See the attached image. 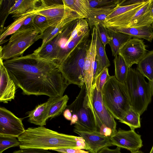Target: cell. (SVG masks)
Listing matches in <instances>:
<instances>
[{
    "label": "cell",
    "instance_id": "cell-27",
    "mask_svg": "<svg viewBox=\"0 0 153 153\" xmlns=\"http://www.w3.org/2000/svg\"><path fill=\"white\" fill-rule=\"evenodd\" d=\"M28 13L23 15L15 19L14 21L8 26L0 30V44L5 42V38L9 35H12L19 30L22 27L25 20L32 14Z\"/></svg>",
    "mask_w": 153,
    "mask_h": 153
},
{
    "label": "cell",
    "instance_id": "cell-48",
    "mask_svg": "<svg viewBox=\"0 0 153 153\" xmlns=\"http://www.w3.org/2000/svg\"><path fill=\"white\" fill-rule=\"evenodd\" d=\"M150 84L151 90L152 91V96H153V79L152 81L150 82H149Z\"/></svg>",
    "mask_w": 153,
    "mask_h": 153
},
{
    "label": "cell",
    "instance_id": "cell-21",
    "mask_svg": "<svg viewBox=\"0 0 153 153\" xmlns=\"http://www.w3.org/2000/svg\"><path fill=\"white\" fill-rule=\"evenodd\" d=\"M113 7L107 8H90L89 15L86 19L88 22L90 29L95 25L102 24L106 17L116 8Z\"/></svg>",
    "mask_w": 153,
    "mask_h": 153
},
{
    "label": "cell",
    "instance_id": "cell-45",
    "mask_svg": "<svg viewBox=\"0 0 153 153\" xmlns=\"http://www.w3.org/2000/svg\"><path fill=\"white\" fill-rule=\"evenodd\" d=\"M148 16L150 20L153 22V0L151 1L150 9Z\"/></svg>",
    "mask_w": 153,
    "mask_h": 153
},
{
    "label": "cell",
    "instance_id": "cell-36",
    "mask_svg": "<svg viewBox=\"0 0 153 153\" xmlns=\"http://www.w3.org/2000/svg\"><path fill=\"white\" fill-rule=\"evenodd\" d=\"M146 2L129 6H120L118 5L116 7L115 10L106 17L105 21L131 10L142 5Z\"/></svg>",
    "mask_w": 153,
    "mask_h": 153
},
{
    "label": "cell",
    "instance_id": "cell-49",
    "mask_svg": "<svg viewBox=\"0 0 153 153\" xmlns=\"http://www.w3.org/2000/svg\"><path fill=\"white\" fill-rule=\"evenodd\" d=\"M131 153H143L142 151H141L138 150L133 152H131Z\"/></svg>",
    "mask_w": 153,
    "mask_h": 153
},
{
    "label": "cell",
    "instance_id": "cell-40",
    "mask_svg": "<svg viewBox=\"0 0 153 153\" xmlns=\"http://www.w3.org/2000/svg\"><path fill=\"white\" fill-rule=\"evenodd\" d=\"M99 131L102 135L110 137L114 135L111 129L104 125H102L99 129Z\"/></svg>",
    "mask_w": 153,
    "mask_h": 153
},
{
    "label": "cell",
    "instance_id": "cell-30",
    "mask_svg": "<svg viewBox=\"0 0 153 153\" xmlns=\"http://www.w3.org/2000/svg\"><path fill=\"white\" fill-rule=\"evenodd\" d=\"M140 115L138 112L131 108L124 117L119 121L128 125L131 130H134L135 129L141 127Z\"/></svg>",
    "mask_w": 153,
    "mask_h": 153
},
{
    "label": "cell",
    "instance_id": "cell-28",
    "mask_svg": "<svg viewBox=\"0 0 153 153\" xmlns=\"http://www.w3.org/2000/svg\"><path fill=\"white\" fill-rule=\"evenodd\" d=\"M114 61L115 68L114 76L119 82L125 83L129 67L120 54H118L115 57Z\"/></svg>",
    "mask_w": 153,
    "mask_h": 153
},
{
    "label": "cell",
    "instance_id": "cell-38",
    "mask_svg": "<svg viewBox=\"0 0 153 153\" xmlns=\"http://www.w3.org/2000/svg\"><path fill=\"white\" fill-rule=\"evenodd\" d=\"M13 153H54L43 149L30 148L20 149L15 151Z\"/></svg>",
    "mask_w": 153,
    "mask_h": 153
},
{
    "label": "cell",
    "instance_id": "cell-32",
    "mask_svg": "<svg viewBox=\"0 0 153 153\" xmlns=\"http://www.w3.org/2000/svg\"><path fill=\"white\" fill-rule=\"evenodd\" d=\"M111 76L109 74L108 68H105L94 79L93 85L98 91L102 92L104 85Z\"/></svg>",
    "mask_w": 153,
    "mask_h": 153
},
{
    "label": "cell",
    "instance_id": "cell-46",
    "mask_svg": "<svg viewBox=\"0 0 153 153\" xmlns=\"http://www.w3.org/2000/svg\"><path fill=\"white\" fill-rule=\"evenodd\" d=\"M98 70V62L96 57L94 69V79L97 76Z\"/></svg>",
    "mask_w": 153,
    "mask_h": 153
},
{
    "label": "cell",
    "instance_id": "cell-51",
    "mask_svg": "<svg viewBox=\"0 0 153 153\" xmlns=\"http://www.w3.org/2000/svg\"><path fill=\"white\" fill-rule=\"evenodd\" d=\"M152 26V28H153V22L152 23V24L151 25Z\"/></svg>",
    "mask_w": 153,
    "mask_h": 153
},
{
    "label": "cell",
    "instance_id": "cell-9",
    "mask_svg": "<svg viewBox=\"0 0 153 153\" xmlns=\"http://www.w3.org/2000/svg\"><path fill=\"white\" fill-rule=\"evenodd\" d=\"M92 104L98 129L104 125L110 128L114 135L116 132L117 123L114 118L105 106L103 102L102 92L98 91L93 85Z\"/></svg>",
    "mask_w": 153,
    "mask_h": 153
},
{
    "label": "cell",
    "instance_id": "cell-10",
    "mask_svg": "<svg viewBox=\"0 0 153 153\" xmlns=\"http://www.w3.org/2000/svg\"><path fill=\"white\" fill-rule=\"evenodd\" d=\"M40 1L41 5L38 6L35 13L46 17L51 26L56 25L64 19L76 13L63 4L50 3V1Z\"/></svg>",
    "mask_w": 153,
    "mask_h": 153
},
{
    "label": "cell",
    "instance_id": "cell-2",
    "mask_svg": "<svg viewBox=\"0 0 153 153\" xmlns=\"http://www.w3.org/2000/svg\"><path fill=\"white\" fill-rule=\"evenodd\" d=\"M17 138L20 149L34 148L52 150L71 148L87 150L81 137L60 133L44 126L28 128Z\"/></svg>",
    "mask_w": 153,
    "mask_h": 153
},
{
    "label": "cell",
    "instance_id": "cell-17",
    "mask_svg": "<svg viewBox=\"0 0 153 153\" xmlns=\"http://www.w3.org/2000/svg\"><path fill=\"white\" fill-rule=\"evenodd\" d=\"M81 18H82L78 14L75 13L63 19L56 25L49 27L38 36V40L42 39L40 46H43L54 38L68 23L74 20Z\"/></svg>",
    "mask_w": 153,
    "mask_h": 153
},
{
    "label": "cell",
    "instance_id": "cell-22",
    "mask_svg": "<svg viewBox=\"0 0 153 153\" xmlns=\"http://www.w3.org/2000/svg\"><path fill=\"white\" fill-rule=\"evenodd\" d=\"M108 30L110 36L108 44L111 47L112 56L115 57L118 54L120 48L132 37L121 32H115L108 29Z\"/></svg>",
    "mask_w": 153,
    "mask_h": 153
},
{
    "label": "cell",
    "instance_id": "cell-50",
    "mask_svg": "<svg viewBox=\"0 0 153 153\" xmlns=\"http://www.w3.org/2000/svg\"><path fill=\"white\" fill-rule=\"evenodd\" d=\"M149 153H153V145Z\"/></svg>",
    "mask_w": 153,
    "mask_h": 153
},
{
    "label": "cell",
    "instance_id": "cell-44",
    "mask_svg": "<svg viewBox=\"0 0 153 153\" xmlns=\"http://www.w3.org/2000/svg\"><path fill=\"white\" fill-rule=\"evenodd\" d=\"M63 115L66 120L71 121L72 117V114L69 109L67 108L65 109L63 112Z\"/></svg>",
    "mask_w": 153,
    "mask_h": 153
},
{
    "label": "cell",
    "instance_id": "cell-42",
    "mask_svg": "<svg viewBox=\"0 0 153 153\" xmlns=\"http://www.w3.org/2000/svg\"><path fill=\"white\" fill-rule=\"evenodd\" d=\"M98 153H122L121 148L118 147L114 149H111L106 147L102 149Z\"/></svg>",
    "mask_w": 153,
    "mask_h": 153
},
{
    "label": "cell",
    "instance_id": "cell-20",
    "mask_svg": "<svg viewBox=\"0 0 153 153\" xmlns=\"http://www.w3.org/2000/svg\"><path fill=\"white\" fill-rule=\"evenodd\" d=\"M27 114L29 123L39 126L45 125L49 119L47 102L38 105Z\"/></svg>",
    "mask_w": 153,
    "mask_h": 153
},
{
    "label": "cell",
    "instance_id": "cell-23",
    "mask_svg": "<svg viewBox=\"0 0 153 153\" xmlns=\"http://www.w3.org/2000/svg\"><path fill=\"white\" fill-rule=\"evenodd\" d=\"M33 52L41 58L57 64V45L54 38L43 46L39 47Z\"/></svg>",
    "mask_w": 153,
    "mask_h": 153
},
{
    "label": "cell",
    "instance_id": "cell-31",
    "mask_svg": "<svg viewBox=\"0 0 153 153\" xmlns=\"http://www.w3.org/2000/svg\"><path fill=\"white\" fill-rule=\"evenodd\" d=\"M123 0H88L90 8H107L115 7Z\"/></svg>",
    "mask_w": 153,
    "mask_h": 153
},
{
    "label": "cell",
    "instance_id": "cell-37",
    "mask_svg": "<svg viewBox=\"0 0 153 153\" xmlns=\"http://www.w3.org/2000/svg\"><path fill=\"white\" fill-rule=\"evenodd\" d=\"M95 26L97 28L100 39L105 48L106 45L108 44L110 39L108 29L102 24H99Z\"/></svg>",
    "mask_w": 153,
    "mask_h": 153
},
{
    "label": "cell",
    "instance_id": "cell-34",
    "mask_svg": "<svg viewBox=\"0 0 153 153\" xmlns=\"http://www.w3.org/2000/svg\"><path fill=\"white\" fill-rule=\"evenodd\" d=\"M15 0L0 1V30L4 28L5 20L10 14V10Z\"/></svg>",
    "mask_w": 153,
    "mask_h": 153
},
{
    "label": "cell",
    "instance_id": "cell-33",
    "mask_svg": "<svg viewBox=\"0 0 153 153\" xmlns=\"http://www.w3.org/2000/svg\"><path fill=\"white\" fill-rule=\"evenodd\" d=\"M20 142L17 137L0 135V153L10 148L19 146Z\"/></svg>",
    "mask_w": 153,
    "mask_h": 153
},
{
    "label": "cell",
    "instance_id": "cell-47",
    "mask_svg": "<svg viewBox=\"0 0 153 153\" xmlns=\"http://www.w3.org/2000/svg\"><path fill=\"white\" fill-rule=\"evenodd\" d=\"M78 120V117L76 115L74 114H72V117L71 120L70 125H71L75 124Z\"/></svg>",
    "mask_w": 153,
    "mask_h": 153
},
{
    "label": "cell",
    "instance_id": "cell-18",
    "mask_svg": "<svg viewBox=\"0 0 153 153\" xmlns=\"http://www.w3.org/2000/svg\"><path fill=\"white\" fill-rule=\"evenodd\" d=\"M40 0H18L15 2L10 10V14H12V17L17 18L25 14L34 13L39 6L37 4Z\"/></svg>",
    "mask_w": 153,
    "mask_h": 153
},
{
    "label": "cell",
    "instance_id": "cell-35",
    "mask_svg": "<svg viewBox=\"0 0 153 153\" xmlns=\"http://www.w3.org/2000/svg\"><path fill=\"white\" fill-rule=\"evenodd\" d=\"M31 26L40 30L42 33L51 26L48 19L46 17L36 14L33 19Z\"/></svg>",
    "mask_w": 153,
    "mask_h": 153
},
{
    "label": "cell",
    "instance_id": "cell-26",
    "mask_svg": "<svg viewBox=\"0 0 153 153\" xmlns=\"http://www.w3.org/2000/svg\"><path fill=\"white\" fill-rule=\"evenodd\" d=\"M97 30L96 55L98 62L97 76L104 69L110 66V63L107 56L105 48L98 34L97 28Z\"/></svg>",
    "mask_w": 153,
    "mask_h": 153
},
{
    "label": "cell",
    "instance_id": "cell-4",
    "mask_svg": "<svg viewBox=\"0 0 153 153\" xmlns=\"http://www.w3.org/2000/svg\"><path fill=\"white\" fill-rule=\"evenodd\" d=\"M102 92L107 109L114 118L122 120L131 108L125 84L119 82L114 75L111 76Z\"/></svg>",
    "mask_w": 153,
    "mask_h": 153
},
{
    "label": "cell",
    "instance_id": "cell-41",
    "mask_svg": "<svg viewBox=\"0 0 153 153\" xmlns=\"http://www.w3.org/2000/svg\"><path fill=\"white\" fill-rule=\"evenodd\" d=\"M149 0H123L119 6H123L133 5L147 1Z\"/></svg>",
    "mask_w": 153,
    "mask_h": 153
},
{
    "label": "cell",
    "instance_id": "cell-13",
    "mask_svg": "<svg viewBox=\"0 0 153 153\" xmlns=\"http://www.w3.org/2000/svg\"><path fill=\"white\" fill-rule=\"evenodd\" d=\"M110 139L113 146L126 149L131 152L139 150L143 146L141 136L134 130L120 128Z\"/></svg>",
    "mask_w": 153,
    "mask_h": 153
},
{
    "label": "cell",
    "instance_id": "cell-7",
    "mask_svg": "<svg viewBox=\"0 0 153 153\" xmlns=\"http://www.w3.org/2000/svg\"><path fill=\"white\" fill-rule=\"evenodd\" d=\"M91 41L75 49L59 65V71L68 85L74 84L81 88L84 85L85 60Z\"/></svg>",
    "mask_w": 153,
    "mask_h": 153
},
{
    "label": "cell",
    "instance_id": "cell-15",
    "mask_svg": "<svg viewBox=\"0 0 153 153\" xmlns=\"http://www.w3.org/2000/svg\"><path fill=\"white\" fill-rule=\"evenodd\" d=\"M0 102L7 103L14 99L16 85L10 77L1 59H0Z\"/></svg>",
    "mask_w": 153,
    "mask_h": 153
},
{
    "label": "cell",
    "instance_id": "cell-14",
    "mask_svg": "<svg viewBox=\"0 0 153 153\" xmlns=\"http://www.w3.org/2000/svg\"><path fill=\"white\" fill-rule=\"evenodd\" d=\"M83 139L90 153H98L102 149L112 146L110 137L102 135L99 131L89 132L74 131Z\"/></svg>",
    "mask_w": 153,
    "mask_h": 153
},
{
    "label": "cell",
    "instance_id": "cell-43",
    "mask_svg": "<svg viewBox=\"0 0 153 153\" xmlns=\"http://www.w3.org/2000/svg\"><path fill=\"white\" fill-rule=\"evenodd\" d=\"M36 14V13H34L28 16L25 20L23 25L21 27L28 26H31L32 22Z\"/></svg>",
    "mask_w": 153,
    "mask_h": 153
},
{
    "label": "cell",
    "instance_id": "cell-29",
    "mask_svg": "<svg viewBox=\"0 0 153 153\" xmlns=\"http://www.w3.org/2000/svg\"><path fill=\"white\" fill-rule=\"evenodd\" d=\"M151 1L149 0L138 10L131 19L127 27L146 25L145 21L147 15L150 10Z\"/></svg>",
    "mask_w": 153,
    "mask_h": 153
},
{
    "label": "cell",
    "instance_id": "cell-1",
    "mask_svg": "<svg viewBox=\"0 0 153 153\" xmlns=\"http://www.w3.org/2000/svg\"><path fill=\"white\" fill-rule=\"evenodd\" d=\"M9 75L24 95L63 96L68 86L56 63L33 52L3 61Z\"/></svg>",
    "mask_w": 153,
    "mask_h": 153
},
{
    "label": "cell",
    "instance_id": "cell-12",
    "mask_svg": "<svg viewBox=\"0 0 153 153\" xmlns=\"http://www.w3.org/2000/svg\"><path fill=\"white\" fill-rule=\"evenodd\" d=\"M22 118L4 107L0 108V135L18 138L25 131Z\"/></svg>",
    "mask_w": 153,
    "mask_h": 153
},
{
    "label": "cell",
    "instance_id": "cell-5",
    "mask_svg": "<svg viewBox=\"0 0 153 153\" xmlns=\"http://www.w3.org/2000/svg\"><path fill=\"white\" fill-rule=\"evenodd\" d=\"M125 84L131 108L140 115L146 110L152 94L150 83L137 70L129 68Z\"/></svg>",
    "mask_w": 153,
    "mask_h": 153
},
{
    "label": "cell",
    "instance_id": "cell-39",
    "mask_svg": "<svg viewBox=\"0 0 153 153\" xmlns=\"http://www.w3.org/2000/svg\"><path fill=\"white\" fill-rule=\"evenodd\" d=\"M52 150L56 151L59 153H90L88 151L77 149H58Z\"/></svg>",
    "mask_w": 153,
    "mask_h": 153
},
{
    "label": "cell",
    "instance_id": "cell-25",
    "mask_svg": "<svg viewBox=\"0 0 153 153\" xmlns=\"http://www.w3.org/2000/svg\"><path fill=\"white\" fill-rule=\"evenodd\" d=\"M137 70L151 82L153 79V50L149 51L137 64Z\"/></svg>",
    "mask_w": 153,
    "mask_h": 153
},
{
    "label": "cell",
    "instance_id": "cell-19",
    "mask_svg": "<svg viewBox=\"0 0 153 153\" xmlns=\"http://www.w3.org/2000/svg\"><path fill=\"white\" fill-rule=\"evenodd\" d=\"M68 100L69 97L67 95L49 97L47 101L48 118H53L61 114L67 106Z\"/></svg>",
    "mask_w": 153,
    "mask_h": 153
},
{
    "label": "cell",
    "instance_id": "cell-6",
    "mask_svg": "<svg viewBox=\"0 0 153 153\" xmlns=\"http://www.w3.org/2000/svg\"><path fill=\"white\" fill-rule=\"evenodd\" d=\"M41 31L31 26L21 27L12 34L8 42L0 47V59L6 60L22 56L26 50L38 40Z\"/></svg>",
    "mask_w": 153,
    "mask_h": 153
},
{
    "label": "cell",
    "instance_id": "cell-24",
    "mask_svg": "<svg viewBox=\"0 0 153 153\" xmlns=\"http://www.w3.org/2000/svg\"><path fill=\"white\" fill-rule=\"evenodd\" d=\"M62 4L78 14L82 18L87 19L90 7L88 0H62Z\"/></svg>",
    "mask_w": 153,
    "mask_h": 153
},
{
    "label": "cell",
    "instance_id": "cell-8",
    "mask_svg": "<svg viewBox=\"0 0 153 153\" xmlns=\"http://www.w3.org/2000/svg\"><path fill=\"white\" fill-rule=\"evenodd\" d=\"M81 89L75 100L66 107L72 114H76L78 117L74 131L89 132L99 131L95 113L89 102L85 85Z\"/></svg>",
    "mask_w": 153,
    "mask_h": 153
},
{
    "label": "cell",
    "instance_id": "cell-11",
    "mask_svg": "<svg viewBox=\"0 0 153 153\" xmlns=\"http://www.w3.org/2000/svg\"><path fill=\"white\" fill-rule=\"evenodd\" d=\"M147 50L143 40L137 38H131L119 49L118 54L123 58L129 68L138 63L145 55Z\"/></svg>",
    "mask_w": 153,
    "mask_h": 153
},
{
    "label": "cell",
    "instance_id": "cell-16",
    "mask_svg": "<svg viewBox=\"0 0 153 153\" xmlns=\"http://www.w3.org/2000/svg\"><path fill=\"white\" fill-rule=\"evenodd\" d=\"M107 29L121 32L132 37L143 38L151 42L153 39V29L151 25L131 27H108Z\"/></svg>",
    "mask_w": 153,
    "mask_h": 153
},
{
    "label": "cell",
    "instance_id": "cell-3",
    "mask_svg": "<svg viewBox=\"0 0 153 153\" xmlns=\"http://www.w3.org/2000/svg\"><path fill=\"white\" fill-rule=\"evenodd\" d=\"M54 39L57 48V63L59 66L75 49L91 41L87 20L81 18L70 22Z\"/></svg>",
    "mask_w": 153,
    "mask_h": 153
}]
</instances>
